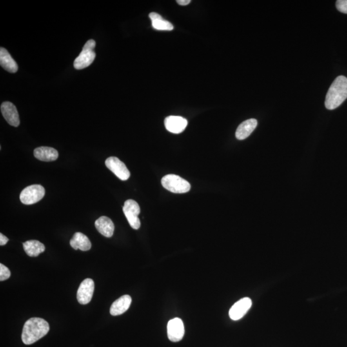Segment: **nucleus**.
I'll return each mask as SVG.
<instances>
[{"label":"nucleus","mask_w":347,"mask_h":347,"mask_svg":"<svg viewBox=\"0 0 347 347\" xmlns=\"http://www.w3.org/2000/svg\"><path fill=\"white\" fill-rule=\"evenodd\" d=\"M150 19L152 21L153 27L158 30H173L174 26L170 22L164 19L158 13L151 12L150 14Z\"/></svg>","instance_id":"obj_20"},{"label":"nucleus","mask_w":347,"mask_h":347,"mask_svg":"<svg viewBox=\"0 0 347 347\" xmlns=\"http://www.w3.org/2000/svg\"><path fill=\"white\" fill-rule=\"evenodd\" d=\"M0 64L2 68L10 73H15L18 70L16 62L14 61L5 48H0Z\"/></svg>","instance_id":"obj_17"},{"label":"nucleus","mask_w":347,"mask_h":347,"mask_svg":"<svg viewBox=\"0 0 347 347\" xmlns=\"http://www.w3.org/2000/svg\"><path fill=\"white\" fill-rule=\"evenodd\" d=\"M8 241V238L6 237L5 235L2 234V233H0V246H2L5 245V244L7 243Z\"/></svg>","instance_id":"obj_23"},{"label":"nucleus","mask_w":347,"mask_h":347,"mask_svg":"<svg viewBox=\"0 0 347 347\" xmlns=\"http://www.w3.org/2000/svg\"><path fill=\"white\" fill-rule=\"evenodd\" d=\"M45 195V190L40 184H32L24 188L20 193V200L24 204H33L41 201Z\"/></svg>","instance_id":"obj_5"},{"label":"nucleus","mask_w":347,"mask_h":347,"mask_svg":"<svg viewBox=\"0 0 347 347\" xmlns=\"http://www.w3.org/2000/svg\"><path fill=\"white\" fill-rule=\"evenodd\" d=\"M123 212L128 219L131 228L138 230L140 227V221L139 215L140 208L139 204L133 199H128L124 203Z\"/></svg>","instance_id":"obj_6"},{"label":"nucleus","mask_w":347,"mask_h":347,"mask_svg":"<svg viewBox=\"0 0 347 347\" xmlns=\"http://www.w3.org/2000/svg\"><path fill=\"white\" fill-rule=\"evenodd\" d=\"M180 5L185 6L190 3V0H177L176 1Z\"/></svg>","instance_id":"obj_24"},{"label":"nucleus","mask_w":347,"mask_h":347,"mask_svg":"<svg viewBox=\"0 0 347 347\" xmlns=\"http://www.w3.org/2000/svg\"><path fill=\"white\" fill-rule=\"evenodd\" d=\"M187 124L186 119L179 116H169L165 119V126L167 130L174 134L183 132Z\"/></svg>","instance_id":"obj_11"},{"label":"nucleus","mask_w":347,"mask_h":347,"mask_svg":"<svg viewBox=\"0 0 347 347\" xmlns=\"http://www.w3.org/2000/svg\"><path fill=\"white\" fill-rule=\"evenodd\" d=\"M336 6L340 12L347 14V0H338Z\"/></svg>","instance_id":"obj_22"},{"label":"nucleus","mask_w":347,"mask_h":347,"mask_svg":"<svg viewBox=\"0 0 347 347\" xmlns=\"http://www.w3.org/2000/svg\"><path fill=\"white\" fill-rule=\"evenodd\" d=\"M184 335V327L183 321L179 318H173L168 322V335L169 339L173 342L181 341Z\"/></svg>","instance_id":"obj_9"},{"label":"nucleus","mask_w":347,"mask_h":347,"mask_svg":"<svg viewBox=\"0 0 347 347\" xmlns=\"http://www.w3.org/2000/svg\"><path fill=\"white\" fill-rule=\"evenodd\" d=\"M106 166L120 179L126 181L130 178V172L123 163L117 157H110L106 160Z\"/></svg>","instance_id":"obj_7"},{"label":"nucleus","mask_w":347,"mask_h":347,"mask_svg":"<svg viewBox=\"0 0 347 347\" xmlns=\"http://www.w3.org/2000/svg\"><path fill=\"white\" fill-rule=\"evenodd\" d=\"M95 227L100 233L106 237H111L114 233V224L110 218L102 216L95 222Z\"/></svg>","instance_id":"obj_15"},{"label":"nucleus","mask_w":347,"mask_h":347,"mask_svg":"<svg viewBox=\"0 0 347 347\" xmlns=\"http://www.w3.org/2000/svg\"><path fill=\"white\" fill-rule=\"evenodd\" d=\"M10 277V270L3 264H0V280L1 282L4 281V280L9 279Z\"/></svg>","instance_id":"obj_21"},{"label":"nucleus","mask_w":347,"mask_h":347,"mask_svg":"<svg viewBox=\"0 0 347 347\" xmlns=\"http://www.w3.org/2000/svg\"><path fill=\"white\" fill-rule=\"evenodd\" d=\"M132 302V299L130 295H124L113 302L111 306L110 313L113 316L121 315L126 312Z\"/></svg>","instance_id":"obj_13"},{"label":"nucleus","mask_w":347,"mask_h":347,"mask_svg":"<svg viewBox=\"0 0 347 347\" xmlns=\"http://www.w3.org/2000/svg\"><path fill=\"white\" fill-rule=\"evenodd\" d=\"M70 245L74 250L83 251L90 250L92 243L86 235L81 232L75 233L70 241Z\"/></svg>","instance_id":"obj_18"},{"label":"nucleus","mask_w":347,"mask_h":347,"mask_svg":"<svg viewBox=\"0 0 347 347\" xmlns=\"http://www.w3.org/2000/svg\"><path fill=\"white\" fill-rule=\"evenodd\" d=\"M95 290V284L91 279H86L82 281L78 289L77 299L79 303L86 305L90 303L92 299Z\"/></svg>","instance_id":"obj_8"},{"label":"nucleus","mask_w":347,"mask_h":347,"mask_svg":"<svg viewBox=\"0 0 347 347\" xmlns=\"http://www.w3.org/2000/svg\"><path fill=\"white\" fill-rule=\"evenodd\" d=\"M50 331V326L43 318H32L24 324L22 332V342L25 345H32L45 337Z\"/></svg>","instance_id":"obj_1"},{"label":"nucleus","mask_w":347,"mask_h":347,"mask_svg":"<svg viewBox=\"0 0 347 347\" xmlns=\"http://www.w3.org/2000/svg\"><path fill=\"white\" fill-rule=\"evenodd\" d=\"M96 46V42L94 40H88L84 44L82 52L79 56L75 59L73 66L76 70H82L92 64L96 57L94 48Z\"/></svg>","instance_id":"obj_3"},{"label":"nucleus","mask_w":347,"mask_h":347,"mask_svg":"<svg viewBox=\"0 0 347 347\" xmlns=\"http://www.w3.org/2000/svg\"><path fill=\"white\" fill-rule=\"evenodd\" d=\"M257 121L254 119L247 120L238 127L235 133V137L239 140L247 139L257 126Z\"/></svg>","instance_id":"obj_14"},{"label":"nucleus","mask_w":347,"mask_h":347,"mask_svg":"<svg viewBox=\"0 0 347 347\" xmlns=\"http://www.w3.org/2000/svg\"><path fill=\"white\" fill-rule=\"evenodd\" d=\"M1 112L4 119L10 126L18 127L20 124L18 112L15 106L10 102H4L1 106Z\"/></svg>","instance_id":"obj_12"},{"label":"nucleus","mask_w":347,"mask_h":347,"mask_svg":"<svg viewBox=\"0 0 347 347\" xmlns=\"http://www.w3.org/2000/svg\"><path fill=\"white\" fill-rule=\"evenodd\" d=\"M347 99V78L338 76L327 93L325 105L329 110L338 108Z\"/></svg>","instance_id":"obj_2"},{"label":"nucleus","mask_w":347,"mask_h":347,"mask_svg":"<svg viewBox=\"0 0 347 347\" xmlns=\"http://www.w3.org/2000/svg\"><path fill=\"white\" fill-rule=\"evenodd\" d=\"M24 251L29 257H35L43 253L45 250V246L41 242L36 240H30L23 244Z\"/></svg>","instance_id":"obj_19"},{"label":"nucleus","mask_w":347,"mask_h":347,"mask_svg":"<svg viewBox=\"0 0 347 347\" xmlns=\"http://www.w3.org/2000/svg\"><path fill=\"white\" fill-rule=\"evenodd\" d=\"M251 306H252V301L250 298H243L231 307L229 311V316L231 320L237 321L241 319L248 313Z\"/></svg>","instance_id":"obj_10"},{"label":"nucleus","mask_w":347,"mask_h":347,"mask_svg":"<svg viewBox=\"0 0 347 347\" xmlns=\"http://www.w3.org/2000/svg\"><path fill=\"white\" fill-rule=\"evenodd\" d=\"M34 155L37 159L43 162L55 161L59 157L57 151L49 147H40L35 149Z\"/></svg>","instance_id":"obj_16"},{"label":"nucleus","mask_w":347,"mask_h":347,"mask_svg":"<svg viewBox=\"0 0 347 347\" xmlns=\"http://www.w3.org/2000/svg\"><path fill=\"white\" fill-rule=\"evenodd\" d=\"M162 184L165 188L173 193H183L190 190V183L175 174L166 175L162 179Z\"/></svg>","instance_id":"obj_4"}]
</instances>
